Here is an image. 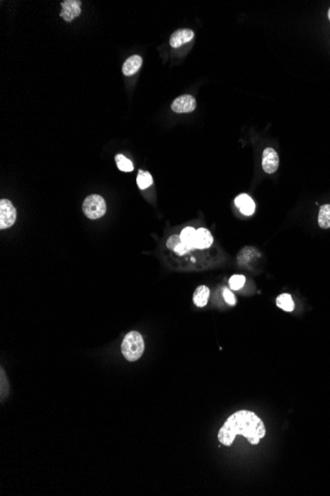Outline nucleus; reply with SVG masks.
Segmentation results:
<instances>
[{
	"instance_id": "nucleus-1",
	"label": "nucleus",
	"mask_w": 330,
	"mask_h": 496,
	"mask_svg": "<svg viewBox=\"0 0 330 496\" xmlns=\"http://www.w3.org/2000/svg\"><path fill=\"white\" fill-rule=\"evenodd\" d=\"M266 434V428L259 417L248 410H239L231 415L217 434L218 441L230 447L236 436L245 437L251 445L259 444Z\"/></svg>"
},
{
	"instance_id": "nucleus-2",
	"label": "nucleus",
	"mask_w": 330,
	"mask_h": 496,
	"mask_svg": "<svg viewBox=\"0 0 330 496\" xmlns=\"http://www.w3.org/2000/svg\"><path fill=\"white\" fill-rule=\"evenodd\" d=\"M122 354L129 362H136L141 358L144 352V342L142 336L136 331L128 333L122 343Z\"/></svg>"
},
{
	"instance_id": "nucleus-3",
	"label": "nucleus",
	"mask_w": 330,
	"mask_h": 496,
	"mask_svg": "<svg viewBox=\"0 0 330 496\" xmlns=\"http://www.w3.org/2000/svg\"><path fill=\"white\" fill-rule=\"evenodd\" d=\"M82 210L89 219H99L106 213V202L101 195H89L83 201Z\"/></svg>"
},
{
	"instance_id": "nucleus-4",
	"label": "nucleus",
	"mask_w": 330,
	"mask_h": 496,
	"mask_svg": "<svg viewBox=\"0 0 330 496\" xmlns=\"http://www.w3.org/2000/svg\"><path fill=\"white\" fill-rule=\"evenodd\" d=\"M16 209L11 201L7 199H1L0 201V229H7L11 227L16 221Z\"/></svg>"
},
{
	"instance_id": "nucleus-5",
	"label": "nucleus",
	"mask_w": 330,
	"mask_h": 496,
	"mask_svg": "<svg viewBox=\"0 0 330 496\" xmlns=\"http://www.w3.org/2000/svg\"><path fill=\"white\" fill-rule=\"evenodd\" d=\"M196 99L192 95H185L177 97L172 105L171 108L175 113H190L196 109Z\"/></svg>"
},
{
	"instance_id": "nucleus-6",
	"label": "nucleus",
	"mask_w": 330,
	"mask_h": 496,
	"mask_svg": "<svg viewBox=\"0 0 330 496\" xmlns=\"http://www.w3.org/2000/svg\"><path fill=\"white\" fill-rule=\"evenodd\" d=\"M279 156L272 148H266L262 155V166L265 172L274 173L279 167Z\"/></svg>"
},
{
	"instance_id": "nucleus-7",
	"label": "nucleus",
	"mask_w": 330,
	"mask_h": 496,
	"mask_svg": "<svg viewBox=\"0 0 330 496\" xmlns=\"http://www.w3.org/2000/svg\"><path fill=\"white\" fill-rule=\"evenodd\" d=\"M62 6H63V10H62L60 15L68 22H71L81 12V9H80L81 1L66 0L62 3Z\"/></svg>"
},
{
	"instance_id": "nucleus-8",
	"label": "nucleus",
	"mask_w": 330,
	"mask_h": 496,
	"mask_svg": "<svg viewBox=\"0 0 330 496\" xmlns=\"http://www.w3.org/2000/svg\"><path fill=\"white\" fill-rule=\"evenodd\" d=\"M194 38V32L190 29H179L175 31L170 37V46L179 48L189 43Z\"/></svg>"
},
{
	"instance_id": "nucleus-9",
	"label": "nucleus",
	"mask_w": 330,
	"mask_h": 496,
	"mask_svg": "<svg viewBox=\"0 0 330 496\" xmlns=\"http://www.w3.org/2000/svg\"><path fill=\"white\" fill-rule=\"evenodd\" d=\"M236 205L239 208L240 212L246 216L252 215L255 211V203L250 196L247 194H240L235 199Z\"/></svg>"
},
{
	"instance_id": "nucleus-10",
	"label": "nucleus",
	"mask_w": 330,
	"mask_h": 496,
	"mask_svg": "<svg viewBox=\"0 0 330 496\" xmlns=\"http://www.w3.org/2000/svg\"><path fill=\"white\" fill-rule=\"evenodd\" d=\"M213 238L209 230L200 228L196 231V248L199 250L208 249L212 246Z\"/></svg>"
},
{
	"instance_id": "nucleus-11",
	"label": "nucleus",
	"mask_w": 330,
	"mask_h": 496,
	"mask_svg": "<svg viewBox=\"0 0 330 496\" xmlns=\"http://www.w3.org/2000/svg\"><path fill=\"white\" fill-rule=\"evenodd\" d=\"M142 57L138 56V55H135V56H132L130 57L123 65V69L122 71L124 72L125 75H133L135 74L137 71H139L142 67Z\"/></svg>"
},
{
	"instance_id": "nucleus-12",
	"label": "nucleus",
	"mask_w": 330,
	"mask_h": 496,
	"mask_svg": "<svg viewBox=\"0 0 330 496\" xmlns=\"http://www.w3.org/2000/svg\"><path fill=\"white\" fill-rule=\"evenodd\" d=\"M166 246L168 249L174 251L176 254L182 256V255H185L186 253H188L190 250V248L187 247L181 240V237L178 236V235H173V236L170 237L168 240H167V243H166Z\"/></svg>"
},
{
	"instance_id": "nucleus-13",
	"label": "nucleus",
	"mask_w": 330,
	"mask_h": 496,
	"mask_svg": "<svg viewBox=\"0 0 330 496\" xmlns=\"http://www.w3.org/2000/svg\"><path fill=\"white\" fill-rule=\"evenodd\" d=\"M209 297H210V289L205 285H201L197 287L194 292L193 295L194 304L198 307H205L208 303Z\"/></svg>"
},
{
	"instance_id": "nucleus-14",
	"label": "nucleus",
	"mask_w": 330,
	"mask_h": 496,
	"mask_svg": "<svg viewBox=\"0 0 330 496\" xmlns=\"http://www.w3.org/2000/svg\"><path fill=\"white\" fill-rule=\"evenodd\" d=\"M182 242L190 248V250L196 248V230L192 227H186L180 234Z\"/></svg>"
},
{
	"instance_id": "nucleus-15",
	"label": "nucleus",
	"mask_w": 330,
	"mask_h": 496,
	"mask_svg": "<svg viewBox=\"0 0 330 496\" xmlns=\"http://www.w3.org/2000/svg\"><path fill=\"white\" fill-rule=\"evenodd\" d=\"M276 304L286 312H292L295 309V303L292 296L287 293H283L277 297Z\"/></svg>"
},
{
	"instance_id": "nucleus-16",
	"label": "nucleus",
	"mask_w": 330,
	"mask_h": 496,
	"mask_svg": "<svg viewBox=\"0 0 330 496\" xmlns=\"http://www.w3.org/2000/svg\"><path fill=\"white\" fill-rule=\"evenodd\" d=\"M318 225L322 229L330 228V204L322 205L318 214Z\"/></svg>"
},
{
	"instance_id": "nucleus-17",
	"label": "nucleus",
	"mask_w": 330,
	"mask_h": 496,
	"mask_svg": "<svg viewBox=\"0 0 330 496\" xmlns=\"http://www.w3.org/2000/svg\"><path fill=\"white\" fill-rule=\"evenodd\" d=\"M153 183L152 176L148 171H144L140 169L138 176H137V184L139 188L141 189H146L149 188Z\"/></svg>"
},
{
	"instance_id": "nucleus-18",
	"label": "nucleus",
	"mask_w": 330,
	"mask_h": 496,
	"mask_svg": "<svg viewBox=\"0 0 330 496\" xmlns=\"http://www.w3.org/2000/svg\"><path fill=\"white\" fill-rule=\"evenodd\" d=\"M115 160H116V163H117L120 170L125 171V172H130V171L134 170L133 163L128 158H126L124 155H117Z\"/></svg>"
},
{
	"instance_id": "nucleus-19",
	"label": "nucleus",
	"mask_w": 330,
	"mask_h": 496,
	"mask_svg": "<svg viewBox=\"0 0 330 496\" xmlns=\"http://www.w3.org/2000/svg\"><path fill=\"white\" fill-rule=\"evenodd\" d=\"M0 397H1V401H3L5 399V397H7L8 395V392H9V384H8V380H7V378L6 376L4 375V372L3 370L1 369V376H0Z\"/></svg>"
},
{
	"instance_id": "nucleus-20",
	"label": "nucleus",
	"mask_w": 330,
	"mask_h": 496,
	"mask_svg": "<svg viewBox=\"0 0 330 496\" xmlns=\"http://www.w3.org/2000/svg\"><path fill=\"white\" fill-rule=\"evenodd\" d=\"M244 284H245V278L240 275L233 276L230 280V286L234 290H239L244 286Z\"/></svg>"
},
{
	"instance_id": "nucleus-21",
	"label": "nucleus",
	"mask_w": 330,
	"mask_h": 496,
	"mask_svg": "<svg viewBox=\"0 0 330 496\" xmlns=\"http://www.w3.org/2000/svg\"><path fill=\"white\" fill-rule=\"evenodd\" d=\"M224 297H225V300L230 304V305H235L236 303V297L234 295V293L228 289V288H225L224 289Z\"/></svg>"
},
{
	"instance_id": "nucleus-22",
	"label": "nucleus",
	"mask_w": 330,
	"mask_h": 496,
	"mask_svg": "<svg viewBox=\"0 0 330 496\" xmlns=\"http://www.w3.org/2000/svg\"><path fill=\"white\" fill-rule=\"evenodd\" d=\"M328 19L330 20V8L329 10H328Z\"/></svg>"
}]
</instances>
